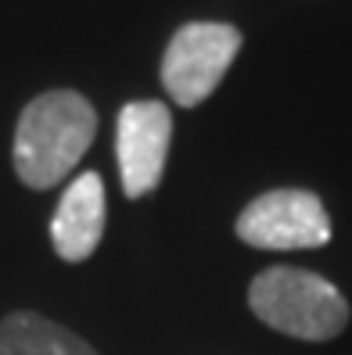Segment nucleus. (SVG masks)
<instances>
[{
  "label": "nucleus",
  "mask_w": 352,
  "mask_h": 355,
  "mask_svg": "<svg viewBox=\"0 0 352 355\" xmlns=\"http://www.w3.org/2000/svg\"><path fill=\"white\" fill-rule=\"evenodd\" d=\"M248 309L270 330L299 341H330L349 323L345 295L320 273L295 266L262 269L248 287Z\"/></svg>",
  "instance_id": "f03ea898"
},
{
  "label": "nucleus",
  "mask_w": 352,
  "mask_h": 355,
  "mask_svg": "<svg viewBox=\"0 0 352 355\" xmlns=\"http://www.w3.org/2000/svg\"><path fill=\"white\" fill-rule=\"evenodd\" d=\"M241 33L226 22H187L173 33L162 54V87L180 108H198L223 83L241 54Z\"/></svg>",
  "instance_id": "7ed1b4c3"
},
{
  "label": "nucleus",
  "mask_w": 352,
  "mask_h": 355,
  "mask_svg": "<svg viewBox=\"0 0 352 355\" xmlns=\"http://www.w3.org/2000/svg\"><path fill=\"white\" fill-rule=\"evenodd\" d=\"M105 237V180L79 173L51 216V244L61 262H87Z\"/></svg>",
  "instance_id": "423d86ee"
},
{
  "label": "nucleus",
  "mask_w": 352,
  "mask_h": 355,
  "mask_svg": "<svg viewBox=\"0 0 352 355\" xmlns=\"http://www.w3.org/2000/svg\"><path fill=\"white\" fill-rule=\"evenodd\" d=\"M173 144V115L162 101H130L122 104L115 122V155L122 194L130 201L158 191L165 158Z\"/></svg>",
  "instance_id": "39448f33"
},
{
  "label": "nucleus",
  "mask_w": 352,
  "mask_h": 355,
  "mask_svg": "<svg viewBox=\"0 0 352 355\" xmlns=\"http://www.w3.org/2000/svg\"><path fill=\"white\" fill-rule=\"evenodd\" d=\"M0 355H97V348L40 312H11L0 320Z\"/></svg>",
  "instance_id": "0eeeda50"
},
{
  "label": "nucleus",
  "mask_w": 352,
  "mask_h": 355,
  "mask_svg": "<svg viewBox=\"0 0 352 355\" xmlns=\"http://www.w3.org/2000/svg\"><path fill=\"white\" fill-rule=\"evenodd\" d=\"M97 137V112L79 90L33 97L15 126L11 162L29 191H51L65 180Z\"/></svg>",
  "instance_id": "f257e3e1"
},
{
  "label": "nucleus",
  "mask_w": 352,
  "mask_h": 355,
  "mask_svg": "<svg viewBox=\"0 0 352 355\" xmlns=\"http://www.w3.org/2000/svg\"><path fill=\"white\" fill-rule=\"evenodd\" d=\"M234 230L259 252H309L330 241V216L320 194L302 187H277L248 201Z\"/></svg>",
  "instance_id": "20e7f679"
}]
</instances>
